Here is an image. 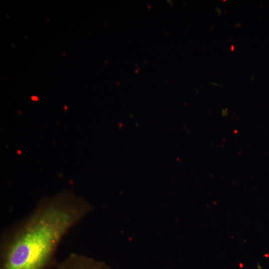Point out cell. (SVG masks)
Segmentation results:
<instances>
[{
  "instance_id": "6da1fadb",
  "label": "cell",
  "mask_w": 269,
  "mask_h": 269,
  "mask_svg": "<svg viewBox=\"0 0 269 269\" xmlns=\"http://www.w3.org/2000/svg\"><path fill=\"white\" fill-rule=\"evenodd\" d=\"M92 209L89 203L71 195L41 200L2 233L0 269H49L63 238Z\"/></svg>"
},
{
  "instance_id": "7a4b0ae2",
  "label": "cell",
  "mask_w": 269,
  "mask_h": 269,
  "mask_svg": "<svg viewBox=\"0 0 269 269\" xmlns=\"http://www.w3.org/2000/svg\"><path fill=\"white\" fill-rule=\"evenodd\" d=\"M56 269H111V268L101 261L72 253L57 264Z\"/></svg>"
},
{
  "instance_id": "3957f363",
  "label": "cell",
  "mask_w": 269,
  "mask_h": 269,
  "mask_svg": "<svg viewBox=\"0 0 269 269\" xmlns=\"http://www.w3.org/2000/svg\"><path fill=\"white\" fill-rule=\"evenodd\" d=\"M32 99H33V100H37L38 99L37 97L34 96L32 97Z\"/></svg>"
}]
</instances>
